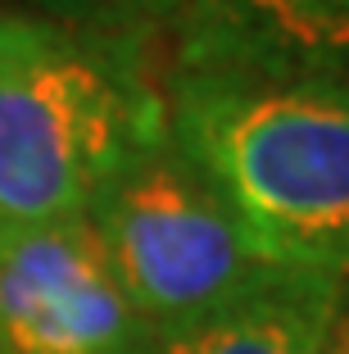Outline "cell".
<instances>
[{
  "label": "cell",
  "mask_w": 349,
  "mask_h": 354,
  "mask_svg": "<svg viewBox=\"0 0 349 354\" xmlns=\"http://www.w3.org/2000/svg\"><path fill=\"white\" fill-rule=\"evenodd\" d=\"M168 127L267 268L349 277V86L168 73Z\"/></svg>",
  "instance_id": "6da1fadb"
},
{
  "label": "cell",
  "mask_w": 349,
  "mask_h": 354,
  "mask_svg": "<svg viewBox=\"0 0 349 354\" xmlns=\"http://www.w3.org/2000/svg\"><path fill=\"white\" fill-rule=\"evenodd\" d=\"M164 132V50L0 14V227L86 218Z\"/></svg>",
  "instance_id": "7a4b0ae2"
},
{
  "label": "cell",
  "mask_w": 349,
  "mask_h": 354,
  "mask_svg": "<svg viewBox=\"0 0 349 354\" xmlns=\"http://www.w3.org/2000/svg\"><path fill=\"white\" fill-rule=\"evenodd\" d=\"M86 223L159 341L218 313L267 272L218 182L173 127L95 196Z\"/></svg>",
  "instance_id": "3957f363"
},
{
  "label": "cell",
  "mask_w": 349,
  "mask_h": 354,
  "mask_svg": "<svg viewBox=\"0 0 349 354\" xmlns=\"http://www.w3.org/2000/svg\"><path fill=\"white\" fill-rule=\"evenodd\" d=\"M86 218L0 227V354H154Z\"/></svg>",
  "instance_id": "277c9868"
},
{
  "label": "cell",
  "mask_w": 349,
  "mask_h": 354,
  "mask_svg": "<svg viewBox=\"0 0 349 354\" xmlns=\"http://www.w3.org/2000/svg\"><path fill=\"white\" fill-rule=\"evenodd\" d=\"M164 68L349 86V0H186Z\"/></svg>",
  "instance_id": "5b68a950"
},
{
  "label": "cell",
  "mask_w": 349,
  "mask_h": 354,
  "mask_svg": "<svg viewBox=\"0 0 349 354\" xmlns=\"http://www.w3.org/2000/svg\"><path fill=\"white\" fill-rule=\"evenodd\" d=\"M331 291L336 277L267 268L245 295L164 336L154 354H308Z\"/></svg>",
  "instance_id": "8992f818"
},
{
  "label": "cell",
  "mask_w": 349,
  "mask_h": 354,
  "mask_svg": "<svg viewBox=\"0 0 349 354\" xmlns=\"http://www.w3.org/2000/svg\"><path fill=\"white\" fill-rule=\"evenodd\" d=\"M186 0H0V14L41 19L68 32H86L100 41L168 50Z\"/></svg>",
  "instance_id": "52a82bcc"
},
{
  "label": "cell",
  "mask_w": 349,
  "mask_h": 354,
  "mask_svg": "<svg viewBox=\"0 0 349 354\" xmlns=\"http://www.w3.org/2000/svg\"><path fill=\"white\" fill-rule=\"evenodd\" d=\"M308 354H349V277L336 281L331 304H327V313H322L318 341H313Z\"/></svg>",
  "instance_id": "ba28073f"
}]
</instances>
